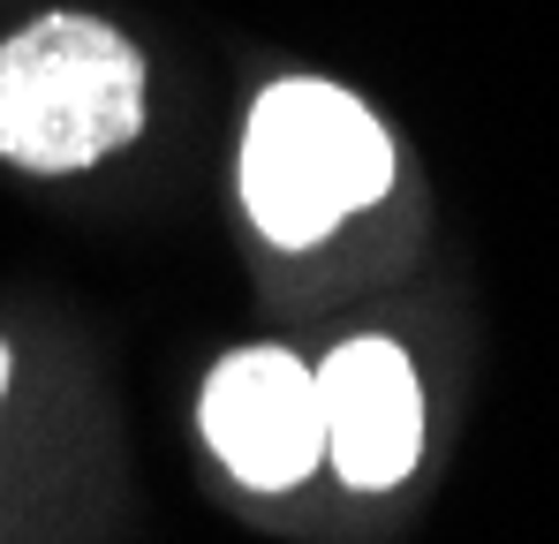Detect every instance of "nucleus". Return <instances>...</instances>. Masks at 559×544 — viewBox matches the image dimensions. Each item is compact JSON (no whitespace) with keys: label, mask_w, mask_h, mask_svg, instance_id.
Returning a JSON list of instances; mask_svg holds the SVG:
<instances>
[{"label":"nucleus","mask_w":559,"mask_h":544,"mask_svg":"<svg viewBox=\"0 0 559 544\" xmlns=\"http://www.w3.org/2000/svg\"><path fill=\"white\" fill-rule=\"evenodd\" d=\"M144 129V61L98 15H38L0 46V159L76 175Z\"/></svg>","instance_id":"obj_1"},{"label":"nucleus","mask_w":559,"mask_h":544,"mask_svg":"<svg viewBox=\"0 0 559 544\" xmlns=\"http://www.w3.org/2000/svg\"><path fill=\"white\" fill-rule=\"evenodd\" d=\"M393 189V144L364 98L341 84L287 76L250 106L242 129V204L265 227V243L302 250L325 243L348 212H364Z\"/></svg>","instance_id":"obj_2"},{"label":"nucleus","mask_w":559,"mask_h":544,"mask_svg":"<svg viewBox=\"0 0 559 544\" xmlns=\"http://www.w3.org/2000/svg\"><path fill=\"white\" fill-rule=\"evenodd\" d=\"M204 439L219 461L258 484V492H287L325 461V401H318V370L287 348H235L204 378Z\"/></svg>","instance_id":"obj_3"},{"label":"nucleus","mask_w":559,"mask_h":544,"mask_svg":"<svg viewBox=\"0 0 559 544\" xmlns=\"http://www.w3.org/2000/svg\"><path fill=\"white\" fill-rule=\"evenodd\" d=\"M318 401H325V453L356 492H385L416 469L424 393L385 333H356L318 363Z\"/></svg>","instance_id":"obj_4"},{"label":"nucleus","mask_w":559,"mask_h":544,"mask_svg":"<svg viewBox=\"0 0 559 544\" xmlns=\"http://www.w3.org/2000/svg\"><path fill=\"white\" fill-rule=\"evenodd\" d=\"M0 386H8V348H0Z\"/></svg>","instance_id":"obj_5"}]
</instances>
